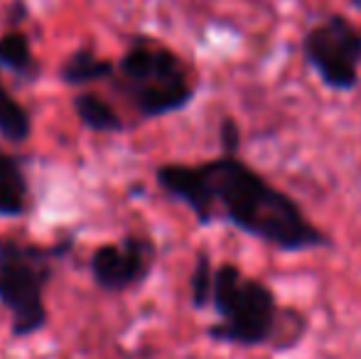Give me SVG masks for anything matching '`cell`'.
Instances as JSON below:
<instances>
[{
    "mask_svg": "<svg viewBox=\"0 0 361 359\" xmlns=\"http://www.w3.org/2000/svg\"><path fill=\"white\" fill-rule=\"evenodd\" d=\"M0 298L15 310V332L37 330L44 322V308L39 300V276L27 264L8 259L0 269Z\"/></svg>",
    "mask_w": 361,
    "mask_h": 359,
    "instance_id": "4",
    "label": "cell"
},
{
    "mask_svg": "<svg viewBox=\"0 0 361 359\" xmlns=\"http://www.w3.org/2000/svg\"><path fill=\"white\" fill-rule=\"evenodd\" d=\"M212 303L221 322L209 330L214 340L256 347L271 340L278 320L276 296L256 278H246L236 266L224 264L214 271Z\"/></svg>",
    "mask_w": 361,
    "mask_h": 359,
    "instance_id": "2",
    "label": "cell"
},
{
    "mask_svg": "<svg viewBox=\"0 0 361 359\" xmlns=\"http://www.w3.org/2000/svg\"><path fill=\"white\" fill-rule=\"evenodd\" d=\"M157 180L167 192L185 200L204 224L221 217L243 234L283 251L329 246V236L305 217L293 197L236 155H221L204 165H165L157 170Z\"/></svg>",
    "mask_w": 361,
    "mask_h": 359,
    "instance_id": "1",
    "label": "cell"
},
{
    "mask_svg": "<svg viewBox=\"0 0 361 359\" xmlns=\"http://www.w3.org/2000/svg\"><path fill=\"white\" fill-rule=\"evenodd\" d=\"M145 271V249L138 241H128L123 249L106 246L96 251L94 273L96 281L106 288H126L128 283L138 281Z\"/></svg>",
    "mask_w": 361,
    "mask_h": 359,
    "instance_id": "5",
    "label": "cell"
},
{
    "mask_svg": "<svg viewBox=\"0 0 361 359\" xmlns=\"http://www.w3.org/2000/svg\"><path fill=\"white\" fill-rule=\"evenodd\" d=\"M192 99V89L187 84V79H177V82L157 84V87L140 89L138 104L147 116H160L177 111Z\"/></svg>",
    "mask_w": 361,
    "mask_h": 359,
    "instance_id": "7",
    "label": "cell"
},
{
    "mask_svg": "<svg viewBox=\"0 0 361 359\" xmlns=\"http://www.w3.org/2000/svg\"><path fill=\"white\" fill-rule=\"evenodd\" d=\"M0 130L13 140H23L30 130L25 111L5 94L3 87H0Z\"/></svg>",
    "mask_w": 361,
    "mask_h": 359,
    "instance_id": "10",
    "label": "cell"
},
{
    "mask_svg": "<svg viewBox=\"0 0 361 359\" xmlns=\"http://www.w3.org/2000/svg\"><path fill=\"white\" fill-rule=\"evenodd\" d=\"M305 59L319 74L324 87L352 91L359 84L361 32L344 15H329L305 35Z\"/></svg>",
    "mask_w": 361,
    "mask_h": 359,
    "instance_id": "3",
    "label": "cell"
},
{
    "mask_svg": "<svg viewBox=\"0 0 361 359\" xmlns=\"http://www.w3.org/2000/svg\"><path fill=\"white\" fill-rule=\"evenodd\" d=\"M123 72L135 82H143V89L185 79V72H182L177 57L172 52H165V49H157V52H152V49H133L123 59Z\"/></svg>",
    "mask_w": 361,
    "mask_h": 359,
    "instance_id": "6",
    "label": "cell"
},
{
    "mask_svg": "<svg viewBox=\"0 0 361 359\" xmlns=\"http://www.w3.org/2000/svg\"><path fill=\"white\" fill-rule=\"evenodd\" d=\"M0 62L13 69H20L30 62V47L23 35H8L0 39Z\"/></svg>",
    "mask_w": 361,
    "mask_h": 359,
    "instance_id": "13",
    "label": "cell"
},
{
    "mask_svg": "<svg viewBox=\"0 0 361 359\" xmlns=\"http://www.w3.org/2000/svg\"><path fill=\"white\" fill-rule=\"evenodd\" d=\"M76 111H79L81 121H84L86 126H91V128H96V130H116V128H121L118 116L111 111L109 104H104V101L96 99V96H81V99L76 101Z\"/></svg>",
    "mask_w": 361,
    "mask_h": 359,
    "instance_id": "9",
    "label": "cell"
},
{
    "mask_svg": "<svg viewBox=\"0 0 361 359\" xmlns=\"http://www.w3.org/2000/svg\"><path fill=\"white\" fill-rule=\"evenodd\" d=\"M221 145H224V155H236L238 128L231 118H224V123H221Z\"/></svg>",
    "mask_w": 361,
    "mask_h": 359,
    "instance_id": "14",
    "label": "cell"
},
{
    "mask_svg": "<svg viewBox=\"0 0 361 359\" xmlns=\"http://www.w3.org/2000/svg\"><path fill=\"white\" fill-rule=\"evenodd\" d=\"M111 72V64L109 62H99L94 59L91 54H76L72 62L64 67V79L72 84L79 82H91V79H101Z\"/></svg>",
    "mask_w": 361,
    "mask_h": 359,
    "instance_id": "11",
    "label": "cell"
},
{
    "mask_svg": "<svg viewBox=\"0 0 361 359\" xmlns=\"http://www.w3.org/2000/svg\"><path fill=\"white\" fill-rule=\"evenodd\" d=\"M23 190L18 168L0 155V214H18L23 209Z\"/></svg>",
    "mask_w": 361,
    "mask_h": 359,
    "instance_id": "8",
    "label": "cell"
},
{
    "mask_svg": "<svg viewBox=\"0 0 361 359\" xmlns=\"http://www.w3.org/2000/svg\"><path fill=\"white\" fill-rule=\"evenodd\" d=\"M212 283H214V271H212L209 256H200L197 269L192 273V300L197 308H204L212 300Z\"/></svg>",
    "mask_w": 361,
    "mask_h": 359,
    "instance_id": "12",
    "label": "cell"
}]
</instances>
